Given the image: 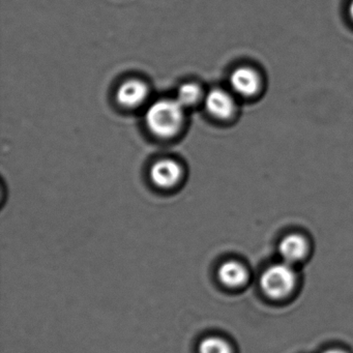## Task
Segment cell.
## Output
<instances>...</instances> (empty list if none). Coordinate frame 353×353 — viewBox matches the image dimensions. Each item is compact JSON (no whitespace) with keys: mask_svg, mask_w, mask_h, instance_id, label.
Wrapping results in <instances>:
<instances>
[{"mask_svg":"<svg viewBox=\"0 0 353 353\" xmlns=\"http://www.w3.org/2000/svg\"><path fill=\"white\" fill-rule=\"evenodd\" d=\"M183 168L176 161L161 160L154 163L150 169V179L154 185L162 189L175 187L183 177Z\"/></svg>","mask_w":353,"mask_h":353,"instance_id":"3957f363","label":"cell"},{"mask_svg":"<svg viewBox=\"0 0 353 353\" xmlns=\"http://www.w3.org/2000/svg\"><path fill=\"white\" fill-rule=\"evenodd\" d=\"M185 110L175 99L157 101L146 111V125L157 137H174L185 123Z\"/></svg>","mask_w":353,"mask_h":353,"instance_id":"6da1fadb","label":"cell"},{"mask_svg":"<svg viewBox=\"0 0 353 353\" xmlns=\"http://www.w3.org/2000/svg\"><path fill=\"white\" fill-rule=\"evenodd\" d=\"M117 101L121 106L137 108L144 104L148 98V88L140 80H129L121 84L117 90Z\"/></svg>","mask_w":353,"mask_h":353,"instance_id":"8992f818","label":"cell"},{"mask_svg":"<svg viewBox=\"0 0 353 353\" xmlns=\"http://www.w3.org/2000/svg\"><path fill=\"white\" fill-rule=\"evenodd\" d=\"M219 279L225 286L236 288L245 284L248 280V272L236 261H227L219 268Z\"/></svg>","mask_w":353,"mask_h":353,"instance_id":"ba28073f","label":"cell"},{"mask_svg":"<svg viewBox=\"0 0 353 353\" xmlns=\"http://www.w3.org/2000/svg\"><path fill=\"white\" fill-rule=\"evenodd\" d=\"M324 353H345L344 351L341 350H328L325 351Z\"/></svg>","mask_w":353,"mask_h":353,"instance_id":"7c38bea8","label":"cell"},{"mask_svg":"<svg viewBox=\"0 0 353 353\" xmlns=\"http://www.w3.org/2000/svg\"><path fill=\"white\" fill-rule=\"evenodd\" d=\"M199 353H232V349L222 338L208 336L200 343Z\"/></svg>","mask_w":353,"mask_h":353,"instance_id":"30bf717a","label":"cell"},{"mask_svg":"<svg viewBox=\"0 0 353 353\" xmlns=\"http://www.w3.org/2000/svg\"><path fill=\"white\" fill-rule=\"evenodd\" d=\"M230 84L237 94L248 98L257 94L261 80L255 70L241 67L231 74Z\"/></svg>","mask_w":353,"mask_h":353,"instance_id":"5b68a950","label":"cell"},{"mask_svg":"<svg viewBox=\"0 0 353 353\" xmlns=\"http://www.w3.org/2000/svg\"><path fill=\"white\" fill-rule=\"evenodd\" d=\"M349 14H350V17L353 19V0L351 1L350 7H349Z\"/></svg>","mask_w":353,"mask_h":353,"instance_id":"8fae6325","label":"cell"},{"mask_svg":"<svg viewBox=\"0 0 353 353\" xmlns=\"http://www.w3.org/2000/svg\"><path fill=\"white\" fill-rule=\"evenodd\" d=\"M205 106L210 115L218 119H229L236 110L234 99L223 90H212L205 98Z\"/></svg>","mask_w":353,"mask_h":353,"instance_id":"277c9868","label":"cell"},{"mask_svg":"<svg viewBox=\"0 0 353 353\" xmlns=\"http://www.w3.org/2000/svg\"><path fill=\"white\" fill-rule=\"evenodd\" d=\"M279 251L286 263H293L305 257L307 252V243L301 235H289L281 241Z\"/></svg>","mask_w":353,"mask_h":353,"instance_id":"52a82bcc","label":"cell"},{"mask_svg":"<svg viewBox=\"0 0 353 353\" xmlns=\"http://www.w3.org/2000/svg\"><path fill=\"white\" fill-rule=\"evenodd\" d=\"M202 90L198 84L196 83H185L179 86L176 92V98L175 100L187 109L190 107L196 106L198 103L201 101Z\"/></svg>","mask_w":353,"mask_h":353,"instance_id":"9c48e42d","label":"cell"},{"mask_svg":"<svg viewBox=\"0 0 353 353\" xmlns=\"http://www.w3.org/2000/svg\"><path fill=\"white\" fill-rule=\"evenodd\" d=\"M296 282L294 270L287 263L270 266L262 274L261 287L268 296L282 299L293 290Z\"/></svg>","mask_w":353,"mask_h":353,"instance_id":"7a4b0ae2","label":"cell"}]
</instances>
